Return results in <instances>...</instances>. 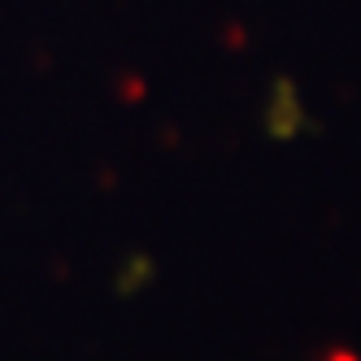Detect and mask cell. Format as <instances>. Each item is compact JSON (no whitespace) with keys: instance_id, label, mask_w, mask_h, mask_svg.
I'll use <instances>...</instances> for the list:
<instances>
[{"instance_id":"1","label":"cell","mask_w":361,"mask_h":361,"mask_svg":"<svg viewBox=\"0 0 361 361\" xmlns=\"http://www.w3.org/2000/svg\"><path fill=\"white\" fill-rule=\"evenodd\" d=\"M326 361H357V357H353V353H331Z\"/></svg>"}]
</instances>
